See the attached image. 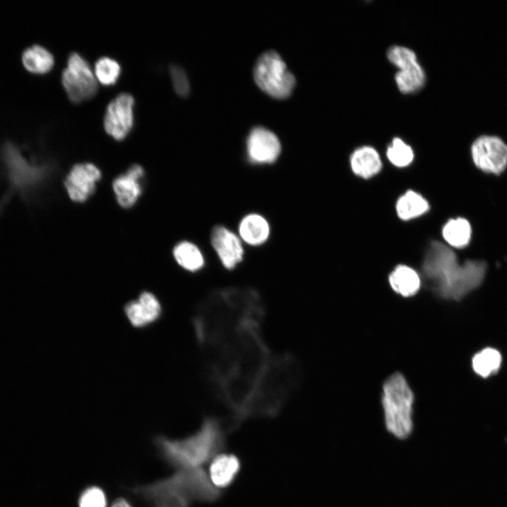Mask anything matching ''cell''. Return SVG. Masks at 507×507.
I'll use <instances>...</instances> for the list:
<instances>
[{
    "instance_id": "obj_1",
    "label": "cell",
    "mask_w": 507,
    "mask_h": 507,
    "mask_svg": "<svg viewBox=\"0 0 507 507\" xmlns=\"http://www.w3.org/2000/svg\"><path fill=\"white\" fill-rule=\"evenodd\" d=\"M264 308L249 287L210 292L194 319L208 377L235 429L249 418L278 415L299 382V365L273 353L261 333Z\"/></svg>"
},
{
    "instance_id": "obj_2",
    "label": "cell",
    "mask_w": 507,
    "mask_h": 507,
    "mask_svg": "<svg viewBox=\"0 0 507 507\" xmlns=\"http://www.w3.org/2000/svg\"><path fill=\"white\" fill-rule=\"evenodd\" d=\"M487 264L467 260L460 263L444 244L432 242L424 255L421 270L427 287L439 297L459 301L483 282Z\"/></svg>"
},
{
    "instance_id": "obj_3",
    "label": "cell",
    "mask_w": 507,
    "mask_h": 507,
    "mask_svg": "<svg viewBox=\"0 0 507 507\" xmlns=\"http://www.w3.org/2000/svg\"><path fill=\"white\" fill-rule=\"evenodd\" d=\"M154 444L162 459L175 470L203 468L225 450V429L219 419L206 417L194 433L181 439L158 435Z\"/></svg>"
},
{
    "instance_id": "obj_4",
    "label": "cell",
    "mask_w": 507,
    "mask_h": 507,
    "mask_svg": "<svg viewBox=\"0 0 507 507\" xmlns=\"http://www.w3.org/2000/svg\"><path fill=\"white\" fill-rule=\"evenodd\" d=\"M413 394L399 373L391 375L384 383L382 406L387 429L395 437H407L413 427Z\"/></svg>"
},
{
    "instance_id": "obj_5",
    "label": "cell",
    "mask_w": 507,
    "mask_h": 507,
    "mask_svg": "<svg viewBox=\"0 0 507 507\" xmlns=\"http://www.w3.org/2000/svg\"><path fill=\"white\" fill-rule=\"evenodd\" d=\"M253 75L261 90L278 99L290 96L296 85L294 75L288 70L280 55L274 50L264 51L258 57L254 65Z\"/></svg>"
},
{
    "instance_id": "obj_6",
    "label": "cell",
    "mask_w": 507,
    "mask_h": 507,
    "mask_svg": "<svg viewBox=\"0 0 507 507\" xmlns=\"http://www.w3.org/2000/svg\"><path fill=\"white\" fill-rule=\"evenodd\" d=\"M96 80L88 61L80 54L72 52L61 76L69 99L73 103H80L94 96L98 89Z\"/></svg>"
},
{
    "instance_id": "obj_7",
    "label": "cell",
    "mask_w": 507,
    "mask_h": 507,
    "mask_svg": "<svg viewBox=\"0 0 507 507\" xmlns=\"http://www.w3.org/2000/svg\"><path fill=\"white\" fill-rule=\"evenodd\" d=\"M165 480L184 493L193 503H214L223 496V491L212 483L203 468L177 469Z\"/></svg>"
},
{
    "instance_id": "obj_8",
    "label": "cell",
    "mask_w": 507,
    "mask_h": 507,
    "mask_svg": "<svg viewBox=\"0 0 507 507\" xmlns=\"http://www.w3.org/2000/svg\"><path fill=\"white\" fill-rule=\"evenodd\" d=\"M470 153L475 165L484 173L498 175L507 167V142L499 135H477L470 144Z\"/></svg>"
},
{
    "instance_id": "obj_9",
    "label": "cell",
    "mask_w": 507,
    "mask_h": 507,
    "mask_svg": "<svg viewBox=\"0 0 507 507\" xmlns=\"http://www.w3.org/2000/svg\"><path fill=\"white\" fill-rule=\"evenodd\" d=\"M387 58L399 68L395 75V82L401 92L412 93L423 87L425 73L413 50L402 46H394L389 49Z\"/></svg>"
},
{
    "instance_id": "obj_10",
    "label": "cell",
    "mask_w": 507,
    "mask_h": 507,
    "mask_svg": "<svg viewBox=\"0 0 507 507\" xmlns=\"http://www.w3.org/2000/svg\"><path fill=\"white\" fill-rule=\"evenodd\" d=\"M134 99L127 92L115 96L108 104L104 117L105 131L116 140L125 139L134 125Z\"/></svg>"
},
{
    "instance_id": "obj_11",
    "label": "cell",
    "mask_w": 507,
    "mask_h": 507,
    "mask_svg": "<svg viewBox=\"0 0 507 507\" xmlns=\"http://www.w3.org/2000/svg\"><path fill=\"white\" fill-rule=\"evenodd\" d=\"M3 158L10 181L20 189H28L42 178L44 169L28 161L12 143L3 149Z\"/></svg>"
},
{
    "instance_id": "obj_12",
    "label": "cell",
    "mask_w": 507,
    "mask_h": 507,
    "mask_svg": "<svg viewBox=\"0 0 507 507\" xmlns=\"http://www.w3.org/2000/svg\"><path fill=\"white\" fill-rule=\"evenodd\" d=\"M130 492L148 501L151 507H190L192 502L164 478L131 487Z\"/></svg>"
},
{
    "instance_id": "obj_13",
    "label": "cell",
    "mask_w": 507,
    "mask_h": 507,
    "mask_svg": "<svg viewBox=\"0 0 507 507\" xmlns=\"http://www.w3.org/2000/svg\"><path fill=\"white\" fill-rule=\"evenodd\" d=\"M281 152L279 139L272 131L261 127H254L246 139V153L253 163H274Z\"/></svg>"
},
{
    "instance_id": "obj_14",
    "label": "cell",
    "mask_w": 507,
    "mask_h": 507,
    "mask_svg": "<svg viewBox=\"0 0 507 507\" xmlns=\"http://www.w3.org/2000/svg\"><path fill=\"white\" fill-rule=\"evenodd\" d=\"M101 176L99 169L93 163H81L73 166L64 184L69 197L74 201L83 202L94 192Z\"/></svg>"
},
{
    "instance_id": "obj_15",
    "label": "cell",
    "mask_w": 507,
    "mask_h": 507,
    "mask_svg": "<svg viewBox=\"0 0 507 507\" xmlns=\"http://www.w3.org/2000/svg\"><path fill=\"white\" fill-rule=\"evenodd\" d=\"M211 242L223 265L234 269L242 260L244 248L239 237L227 227L215 226L211 234Z\"/></svg>"
},
{
    "instance_id": "obj_16",
    "label": "cell",
    "mask_w": 507,
    "mask_h": 507,
    "mask_svg": "<svg viewBox=\"0 0 507 507\" xmlns=\"http://www.w3.org/2000/svg\"><path fill=\"white\" fill-rule=\"evenodd\" d=\"M162 308L158 299L151 292H142L137 300L125 306V313L135 327H144L156 321L161 315Z\"/></svg>"
},
{
    "instance_id": "obj_17",
    "label": "cell",
    "mask_w": 507,
    "mask_h": 507,
    "mask_svg": "<svg viewBox=\"0 0 507 507\" xmlns=\"http://www.w3.org/2000/svg\"><path fill=\"white\" fill-rule=\"evenodd\" d=\"M144 175L143 168L132 165L126 173L118 176L113 182V189L118 203L123 208L132 206L142 194L140 180Z\"/></svg>"
},
{
    "instance_id": "obj_18",
    "label": "cell",
    "mask_w": 507,
    "mask_h": 507,
    "mask_svg": "<svg viewBox=\"0 0 507 507\" xmlns=\"http://www.w3.org/2000/svg\"><path fill=\"white\" fill-rule=\"evenodd\" d=\"M241 468V461L236 455L222 452L210 462L208 473L215 487L223 491L233 484Z\"/></svg>"
},
{
    "instance_id": "obj_19",
    "label": "cell",
    "mask_w": 507,
    "mask_h": 507,
    "mask_svg": "<svg viewBox=\"0 0 507 507\" xmlns=\"http://www.w3.org/2000/svg\"><path fill=\"white\" fill-rule=\"evenodd\" d=\"M240 239L251 246H259L265 243L270 233V225L260 214L250 213L245 215L238 227Z\"/></svg>"
},
{
    "instance_id": "obj_20",
    "label": "cell",
    "mask_w": 507,
    "mask_h": 507,
    "mask_svg": "<svg viewBox=\"0 0 507 507\" xmlns=\"http://www.w3.org/2000/svg\"><path fill=\"white\" fill-rule=\"evenodd\" d=\"M350 165L353 173L364 179L377 174L382 166L378 152L369 146L356 149L350 157Z\"/></svg>"
},
{
    "instance_id": "obj_21",
    "label": "cell",
    "mask_w": 507,
    "mask_h": 507,
    "mask_svg": "<svg viewBox=\"0 0 507 507\" xmlns=\"http://www.w3.org/2000/svg\"><path fill=\"white\" fill-rule=\"evenodd\" d=\"M389 282L395 292L403 297H410L420 289L421 279L412 268L399 265L389 274Z\"/></svg>"
},
{
    "instance_id": "obj_22",
    "label": "cell",
    "mask_w": 507,
    "mask_h": 507,
    "mask_svg": "<svg viewBox=\"0 0 507 507\" xmlns=\"http://www.w3.org/2000/svg\"><path fill=\"white\" fill-rule=\"evenodd\" d=\"M429 210L427 201L420 194L408 190L401 195L396 204L399 218L403 220L422 215Z\"/></svg>"
},
{
    "instance_id": "obj_23",
    "label": "cell",
    "mask_w": 507,
    "mask_h": 507,
    "mask_svg": "<svg viewBox=\"0 0 507 507\" xmlns=\"http://www.w3.org/2000/svg\"><path fill=\"white\" fill-rule=\"evenodd\" d=\"M24 67L30 72L44 74L49 72L54 64L52 54L40 45H32L26 49L22 56Z\"/></svg>"
},
{
    "instance_id": "obj_24",
    "label": "cell",
    "mask_w": 507,
    "mask_h": 507,
    "mask_svg": "<svg viewBox=\"0 0 507 507\" xmlns=\"http://www.w3.org/2000/svg\"><path fill=\"white\" fill-rule=\"evenodd\" d=\"M442 232L444 240L450 246L463 248L470 240L472 229L466 219L456 218L448 220Z\"/></svg>"
},
{
    "instance_id": "obj_25",
    "label": "cell",
    "mask_w": 507,
    "mask_h": 507,
    "mask_svg": "<svg viewBox=\"0 0 507 507\" xmlns=\"http://www.w3.org/2000/svg\"><path fill=\"white\" fill-rule=\"evenodd\" d=\"M173 256L177 263L184 269L196 272L204 265V258L200 249L189 242H182L173 249Z\"/></svg>"
},
{
    "instance_id": "obj_26",
    "label": "cell",
    "mask_w": 507,
    "mask_h": 507,
    "mask_svg": "<svg viewBox=\"0 0 507 507\" xmlns=\"http://www.w3.org/2000/svg\"><path fill=\"white\" fill-rule=\"evenodd\" d=\"M501 355L496 349L485 348L477 353L472 359V366L475 373L487 377L496 373L501 367Z\"/></svg>"
},
{
    "instance_id": "obj_27",
    "label": "cell",
    "mask_w": 507,
    "mask_h": 507,
    "mask_svg": "<svg viewBox=\"0 0 507 507\" xmlns=\"http://www.w3.org/2000/svg\"><path fill=\"white\" fill-rule=\"evenodd\" d=\"M121 72L119 63L109 56H101L94 64V75L96 80L104 85L115 84Z\"/></svg>"
},
{
    "instance_id": "obj_28",
    "label": "cell",
    "mask_w": 507,
    "mask_h": 507,
    "mask_svg": "<svg viewBox=\"0 0 507 507\" xmlns=\"http://www.w3.org/2000/svg\"><path fill=\"white\" fill-rule=\"evenodd\" d=\"M386 154L390 163L399 168L408 165L414 158L411 146L399 137L392 139L391 144L387 147Z\"/></svg>"
},
{
    "instance_id": "obj_29",
    "label": "cell",
    "mask_w": 507,
    "mask_h": 507,
    "mask_svg": "<svg viewBox=\"0 0 507 507\" xmlns=\"http://www.w3.org/2000/svg\"><path fill=\"white\" fill-rule=\"evenodd\" d=\"M77 504L78 507H108L107 496L101 487L90 485L80 493Z\"/></svg>"
},
{
    "instance_id": "obj_30",
    "label": "cell",
    "mask_w": 507,
    "mask_h": 507,
    "mask_svg": "<svg viewBox=\"0 0 507 507\" xmlns=\"http://www.w3.org/2000/svg\"><path fill=\"white\" fill-rule=\"evenodd\" d=\"M169 71L175 92L180 96H188L190 86L184 69L177 65L172 64L170 65Z\"/></svg>"
},
{
    "instance_id": "obj_31",
    "label": "cell",
    "mask_w": 507,
    "mask_h": 507,
    "mask_svg": "<svg viewBox=\"0 0 507 507\" xmlns=\"http://www.w3.org/2000/svg\"><path fill=\"white\" fill-rule=\"evenodd\" d=\"M110 507H133L132 504L125 498H117L112 503Z\"/></svg>"
}]
</instances>
